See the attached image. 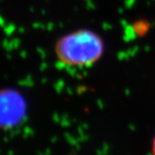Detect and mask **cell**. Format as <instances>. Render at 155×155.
Instances as JSON below:
<instances>
[{"label":"cell","mask_w":155,"mask_h":155,"mask_svg":"<svg viewBox=\"0 0 155 155\" xmlns=\"http://www.w3.org/2000/svg\"><path fill=\"white\" fill-rule=\"evenodd\" d=\"M104 44L97 34L90 29H78L59 39L55 54L59 61L68 67H84L99 61Z\"/></svg>","instance_id":"obj_1"},{"label":"cell","mask_w":155,"mask_h":155,"mask_svg":"<svg viewBox=\"0 0 155 155\" xmlns=\"http://www.w3.org/2000/svg\"><path fill=\"white\" fill-rule=\"evenodd\" d=\"M151 155H155V134L151 142Z\"/></svg>","instance_id":"obj_2"},{"label":"cell","mask_w":155,"mask_h":155,"mask_svg":"<svg viewBox=\"0 0 155 155\" xmlns=\"http://www.w3.org/2000/svg\"><path fill=\"white\" fill-rule=\"evenodd\" d=\"M8 155H13V152L12 151H9L8 152Z\"/></svg>","instance_id":"obj_3"}]
</instances>
